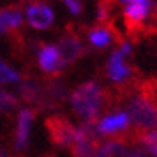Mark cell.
Masks as SVG:
<instances>
[{"instance_id":"cell-1","label":"cell","mask_w":157,"mask_h":157,"mask_svg":"<svg viewBox=\"0 0 157 157\" xmlns=\"http://www.w3.org/2000/svg\"><path fill=\"white\" fill-rule=\"evenodd\" d=\"M152 79L143 81L138 86V94L129 101L127 106V118L131 125V132L141 134L147 131L157 129V90Z\"/></svg>"},{"instance_id":"cell-2","label":"cell","mask_w":157,"mask_h":157,"mask_svg":"<svg viewBox=\"0 0 157 157\" xmlns=\"http://www.w3.org/2000/svg\"><path fill=\"white\" fill-rule=\"evenodd\" d=\"M104 104H106V90L101 88L94 81L76 86L71 94L72 109L85 122L97 124V117H99L101 109L104 108Z\"/></svg>"},{"instance_id":"cell-3","label":"cell","mask_w":157,"mask_h":157,"mask_svg":"<svg viewBox=\"0 0 157 157\" xmlns=\"http://www.w3.org/2000/svg\"><path fill=\"white\" fill-rule=\"evenodd\" d=\"M101 147V138L95 122H85L76 131L74 141L71 143L72 157H94Z\"/></svg>"},{"instance_id":"cell-4","label":"cell","mask_w":157,"mask_h":157,"mask_svg":"<svg viewBox=\"0 0 157 157\" xmlns=\"http://www.w3.org/2000/svg\"><path fill=\"white\" fill-rule=\"evenodd\" d=\"M44 127L50 134L51 143L57 145V147H71V143L74 141V136H76V131H78L62 115L48 117L46 122H44Z\"/></svg>"},{"instance_id":"cell-5","label":"cell","mask_w":157,"mask_h":157,"mask_svg":"<svg viewBox=\"0 0 157 157\" xmlns=\"http://www.w3.org/2000/svg\"><path fill=\"white\" fill-rule=\"evenodd\" d=\"M127 53H129V44H122L120 50L115 51L109 58V62H108V76L117 83H125L131 76V69L124 60V57Z\"/></svg>"},{"instance_id":"cell-6","label":"cell","mask_w":157,"mask_h":157,"mask_svg":"<svg viewBox=\"0 0 157 157\" xmlns=\"http://www.w3.org/2000/svg\"><path fill=\"white\" fill-rule=\"evenodd\" d=\"M83 53V44L79 41V37L76 32H67L58 46V55H60V62L62 65L72 64L74 60H78Z\"/></svg>"},{"instance_id":"cell-7","label":"cell","mask_w":157,"mask_h":157,"mask_svg":"<svg viewBox=\"0 0 157 157\" xmlns=\"http://www.w3.org/2000/svg\"><path fill=\"white\" fill-rule=\"evenodd\" d=\"M27 21L34 29L44 30L53 23V11L46 4H30L27 9Z\"/></svg>"},{"instance_id":"cell-8","label":"cell","mask_w":157,"mask_h":157,"mask_svg":"<svg viewBox=\"0 0 157 157\" xmlns=\"http://www.w3.org/2000/svg\"><path fill=\"white\" fill-rule=\"evenodd\" d=\"M129 145L125 138H111L108 141L101 143L94 157H127Z\"/></svg>"},{"instance_id":"cell-9","label":"cell","mask_w":157,"mask_h":157,"mask_svg":"<svg viewBox=\"0 0 157 157\" xmlns=\"http://www.w3.org/2000/svg\"><path fill=\"white\" fill-rule=\"evenodd\" d=\"M34 117H36V111H34V109H23V111H20V115H18V127H16V138H14V147L18 150L23 148V147L27 145L30 125H32Z\"/></svg>"},{"instance_id":"cell-10","label":"cell","mask_w":157,"mask_h":157,"mask_svg":"<svg viewBox=\"0 0 157 157\" xmlns=\"http://www.w3.org/2000/svg\"><path fill=\"white\" fill-rule=\"evenodd\" d=\"M147 14H148V2H140V4L127 6V9L124 11V18H125L129 32H136L140 29V25H141V21L145 20Z\"/></svg>"},{"instance_id":"cell-11","label":"cell","mask_w":157,"mask_h":157,"mask_svg":"<svg viewBox=\"0 0 157 157\" xmlns=\"http://www.w3.org/2000/svg\"><path fill=\"white\" fill-rule=\"evenodd\" d=\"M129 127V118L125 113H117V115H108L104 118H101L97 124L99 134H113L117 131H124Z\"/></svg>"},{"instance_id":"cell-12","label":"cell","mask_w":157,"mask_h":157,"mask_svg":"<svg viewBox=\"0 0 157 157\" xmlns=\"http://www.w3.org/2000/svg\"><path fill=\"white\" fill-rule=\"evenodd\" d=\"M39 65L44 72H58L64 67L57 46H44L39 53Z\"/></svg>"},{"instance_id":"cell-13","label":"cell","mask_w":157,"mask_h":157,"mask_svg":"<svg viewBox=\"0 0 157 157\" xmlns=\"http://www.w3.org/2000/svg\"><path fill=\"white\" fill-rule=\"evenodd\" d=\"M111 32H113V34H118L109 23H101V25L94 27V29L88 32L90 43H92L94 46H97V48H104V46H108L109 41H111Z\"/></svg>"},{"instance_id":"cell-14","label":"cell","mask_w":157,"mask_h":157,"mask_svg":"<svg viewBox=\"0 0 157 157\" xmlns=\"http://www.w3.org/2000/svg\"><path fill=\"white\" fill-rule=\"evenodd\" d=\"M21 13L18 7H7L0 11V25L4 27L6 32H16L21 27Z\"/></svg>"},{"instance_id":"cell-15","label":"cell","mask_w":157,"mask_h":157,"mask_svg":"<svg viewBox=\"0 0 157 157\" xmlns=\"http://www.w3.org/2000/svg\"><path fill=\"white\" fill-rule=\"evenodd\" d=\"M20 95L27 104H39L43 101V90L34 83H23L20 86Z\"/></svg>"},{"instance_id":"cell-16","label":"cell","mask_w":157,"mask_h":157,"mask_svg":"<svg viewBox=\"0 0 157 157\" xmlns=\"http://www.w3.org/2000/svg\"><path fill=\"white\" fill-rule=\"evenodd\" d=\"M134 141H138L141 147L148 150L152 155L157 157V129L154 131H147V132H141V134H134Z\"/></svg>"},{"instance_id":"cell-17","label":"cell","mask_w":157,"mask_h":157,"mask_svg":"<svg viewBox=\"0 0 157 157\" xmlns=\"http://www.w3.org/2000/svg\"><path fill=\"white\" fill-rule=\"evenodd\" d=\"M16 106H18V99L14 95L6 90H0V113H9Z\"/></svg>"},{"instance_id":"cell-18","label":"cell","mask_w":157,"mask_h":157,"mask_svg":"<svg viewBox=\"0 0 157 157\" xmlns=\"http://www.w3.org/2000/svg\"><path fill=\"white\" fill-rule=\"evenodd\" d=\"M18 79V72L9 67L6 62L0 60V85H6V83H11V81H16Z\"/></svg>"},{"instance_id":"cell-19","label":"cell","mask_w":157,"mask_h":157,"mask_svg":"<svg viewBox=\"0 0 157 157\" xmlns=\"http://www.w3.org/2000/svg\"><path fill=\"white\" fill-rule=\"evenodd\" d=\"M127 157H155V155H152V154H150L145 147H141V145H136L134 148H129Z\"/></svg>"},{"instance_id":"cell-20","label":"cell","mask_w":157,"mask_h":157,"mask_svg":"<svg viewBox=\"0 0 157 157\" xmlns=\"http://www.w3.org/2000/svg\"><path fill=\"white\" fill-rule=\"evenodd\" d=\"M65 6L69 7V11H71L72 14H79L81 13V4H79V0H64Z\"/></svg>"},{"instance_id":"cell-21","label":"cell","mask_w":157,"mask_h":157,"mask_svg":"<svg viewBox=\"0 0 157 157\" xmlns=\"http://www.w3.org/2000/svg\"><path fill=\"white\" fill-rule=\"evenodd\" d=\"M124 2H129V4H140V2H147V0H124Z\"/></svg>"},{"instance_id":"cell-22","label":"cell","mask_w":157,"mask_h":157,"mask_svg":"<svg viewBox=\"0 0 157 157\" xmlns=\"http://www.w3.org/2000/svg\"><path fill=\"white\" fill-rule=\"evenodd\" d=\"M2 32H6V30H4V27H2V25H0V34H2Z\"/></svg>"}]
</instances>
